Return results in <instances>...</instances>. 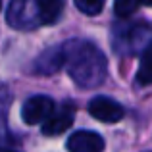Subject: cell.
Here are the masks:
<instances>
[{
    "instance_id": "1",
    "label": "cell",
    "mask_w": 152,
    "mask_h": 152,
    "mask_svg": "<svg viewBox=\"0 0 152 152\" xmlns=\"http://www.w3.org/2000/svg\"><path fill=\"white\" fill-rule=\"evenodd\" d=\"M64 66L75 85L81 89H96L106 81L108 62L93 42L69 41L62 46Z\"/></svg>"
},
{
    "instance_id": "2",
    "label": "cell",
    "mask_w": 152,
    "mask_h": 152,
    "mask_svg": "<svg viewBox=\"0 0 152 152\" xmlns=\"http://www.w3.org/2000/svg\"><path fill=\"white\" fill-rule=\"evenodd\" d=\"M64 10V0H14L8 10V23L18 29L52 25Z\"/></svg>"
},
{
    "instance_id": "3",
    "label": "cell",
    "mask_w": 152,
    "mask_h": 152,
    "mask_svg": "<svg viewBox=\"0 0 152 152\" xmlns=\"http://www.w3.org/2000/svg\"><path fill=\"white\" fill-rule=\"evenodd\" d=\"M54 100L45 94H35V96L27 98L21 108V118L27 125H37V123H45L54 112Z\"/></svg>"
},
{
    "instance_id": "4",
    "label": "cell",
    "mask_w": 152,
    "mask_h": 152,
    "mask_svg": "<svg viewBox=\"0 0 152 152\" xmlns=\"http://www.w3.org/2000/svg\"><path fill=\"white\" fill-rule=\"evenodd\" d=\"M89 114L93 115L94 119L104 123H115L125 115L121 104L112 100L108 96H94L93 100L89 102Z\"/></svg>"
},
{
    "instance_id": "5",
    "label": "cell",
    "mask_w": 152,
    "mask_h": 152,
    "mask_svg": "<svg viewBox=\"0 0 152 152\" xmlns=\"http://www.w3.org/2000/svg\"><path fill=\"white\" fill-rule=\"evenodd\" d=\"M73 118H75V104L66 100L58 108V112H52L50 118L42 123V135L54 137V135L64 133V131L73 123Z\"/></svg>"
},
{
    "instance_id": "6",
    "label": "cell",
    "mask_w": 152,
    "mask_h": 152,
    "mask_svg": "<svg viewBox=\"0 0 152 152\" xmlns=\"http://www.w3.org/2000/svg\"><path fill=\"white\" fill-rule=\"evenodd\" d=\"M104 146H106V142L100 135L87 129L75 131L73 135H69L66 142V148L69 152H102Z\"/></svg>"
},
{
    "instance_id": "7",
    "label": "cell",
    "mask_w": 152,
    "mask_h": 152,
    "mask_svg": "<svg viewBox=\"0 0 152 152\" xmlns=\"http://www.w3.org/2000/svg\"><path fill=\"white\" fill-rule=\"evenodd\" d=\"M64 67V50L62 46H52L45 50L42 56L35 62V71L42 75H54L58 69Z\"/></svg>"
},
{
    "instance_id": "8",
    "label": "cell",
    "mask_w": 152,
    "mask_h": 152,
    "mask_svg": "<svg viewBox=\"0 0 152 152\" xmlns=\"http://www.w3.org/2000/svg\"><path fill=\"white\" fill-rule=\"evenodd\" d=\"M137 83L139 85H152V42L145 48L141 56V64L137 69Z\"/></svg>"
},
{
    "instance_id": "9",
    "label": "cell",
    "mask_w": 152,
    "mask_h": 152,
    "mask_svg": "<svg viewBox=\"0 0 152 152\" xmlns=\"http://www.w3.org/2000/svg\"><path fill=\"white\" fill-rule=\"evenodd\" d=\"M141 6V0H115L114 2V12L119 18H129Z\"/></svg>"
},
{
    "instance_id": "10",
    "label": "cell",
    "mask_w": 152,
    "mask_h": 152,
    "mask_svg": "<svg viewBox=\"0 0 152 152\" xmlns=\"http://www.w3.org/2000/svg\"><path fill=\"white\" fill-rule=\"evenodd\" d=\"M73 2L77 6V10L87 15H96L104 8V0H73Z\"/></svg>"
},
{
    "instance_id": "11",
    "label": "cell",
    "mask_w": 152,
    "mask_h": 152,
    "mask_svg": "<svg viewBox=\"0 0 152 152\" xmlns=\"http://www.w3.org/2000/svg\"><path fill=\"white\" fill-rule=\"evenodd\" d=\"M141 4H146V6H152V0H141Z\"/></svg>"
},
{
    "instance_id": "12",
    "label": "cell",
    "mask_w": 152,
    "mask_h": 152,
    "mask_svg": "<svg viewBox=\"0 0 152 152\" xmlns=\"http://www.w3.org/2000/svg\"><path fill=\"white\" fill-rule=\"evenodd\" d=\"M0 152H12V150H2V148H0Z\"/></svg>"
},
{
    "instance_id": "13",
    "label": "cell",
    "mask_w": 152,
    "mask_h": 152,
    "mask_svg": "<svg viewBox=\"0 0 152 152\" xmlns=\"http://www.w3.org/2000/svg\"><path fill=\"white\" fill-rule=\"evenodd\" d=\"M0 6H2V0H0Z\"/></svg>"
}]
</instances>
